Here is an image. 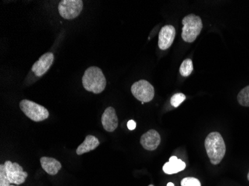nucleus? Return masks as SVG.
I'll return each mask as SVG.
<instances>
[{"label":"nucleus","instance_id":"f257e3e1","mask_svg":"<svg viewBox=\"0 0 249 186\" xmlns=\"http://www.w3.org/2000/svg\"><path fill=\"white\" fill-rule=\"evenodd\" d=\"M205 147L211 164H219L226 153V146L222 135L219 132L208 134L205 138Z\"/></svg>","mask_w":249,"mask_h":186},{"label":"nucleus","instance_id":"f03ea898","mask_svg":"<svg viewBox=\"0 0 249 186\" xmlns=\"http://www.w3.org/2000/svg\"><path fill=\"white\" fill-rule=\"evenodd\" d=\"M106 78L99 67H91L87 68L82 77V85L88 92L99 94L106 87Z\"/></svg>","mask_w":249,"mask_h":186},{"label":"nucleus","instance_id":"7ed1b4c3","mask_svg":"<svg viewBox=\"0 0 249 186\" xmlns=\"http://www.w3.org/2000/svg\"><path fill=\"white\" fill-rule=\"evenodd\" d=\"M181 37L187 43H193L198 37L202 29L201 17L195 15H189L183 19Z\"/></svg>","mask_w":249,"mask_h":186},{"label":"nucleus","instance_id":"20e7f679","mask_svg":"<svg viewBox=\"0 0 249 186\" xmlns=\"http://www.w3.org/2000/svg\"><path fill=\"white\" fill-rule=\"evenodd\" d=\"M19 107H20L22 113H24L28 118L36 122L47 119L50 116V113L47 108H45L44 107L36 102L27 100V99L20 101Z\"/></svg>","mask_w":249,"mask_h":186},{"label":"nucleus","instance_id":"39448f33","mask_svg":"<svg viewBox=\"0 0 249 186\" xmlns=\"http://www.w3.org/2000/svg\"><path fill=\"white\" fill-rule=\"evenodd\" d=\"M131 93L142 103L150 102L155 96L154 86L145 80H140L131 86Z\"/></svg>","mask_w":249,"mask_h":186},{"label":"nucleus","instance_id":"423d86ee","mask_svg":"<svg viewBox=\"0 0 249 186\" xmlns=\"http://www.w3.org/2000/svg\"><path fill=\"white\" fill-rule=\"evenodd\" d=\"M4 169L7 180L11 184H15L16 186L25 183L28 177L27 172H25L22 167L17 162L13 163L11 161H6L4 164Z\"/></svg>","mask_w":249,"mask_h":186},{"label":"nucleus","instance_id":"0eeeda50","mask_svg":"<svg viewBox=\"0 0 249 186\" xmlns=\"http://www.w3.org/2000/svg\"><path fill=\"white\" fill-rule=\"evenodd\" d=\"M83 9L82 0H62L58 5L60 15L65 19H72L79 16Z\"/></svg>","mask_w":249,"mask_h":186},{"label":"nucleus","instance_id":"6e6552de","mask_svg":"<svg viewBox=\"0 0 249 186\" xmlns=\"http://www.w3.org/2000/svg\"><path fill=\"white\" fill-rule=\"evenodd\" d=\"M176 29L174 26L167 25L160 29L158 37V46L161 50H166L172 46L176 37Z\"/></svg>","mask_w":249,"mask_h":186},{"label":"nucleus","instance_id":"1a4fd4ad","mask_svg":"<svg viewBox=\"0 0 249 186\" xmlns=\"http://www.w3.org/2000/svg\"><path fill=\"white\" fill-rule=\"evenodd\" d=\"M54 61V54L52 52L45 53L32 66V72L37 77H41L50 69Z\"/></svg>","mask_w":249,"mask_h":186},{"label":"nucleus","instance_id":"9d476101","mask_svg":"<svg viewBox=\"0 0 249 186\" xmlns=\"http://www.w3.org/2000/svg\"><path fill=\"white\" fill-rule=\"evenodd\" d=\"M160 134L155 130H150L144 134L141 138V144L142 148L149 151H155L160 145Z\"/></svg>","mask_w":249,"mask_h":186},{"label":"nucleus","instance_id":"9b49d317","mask_svg":"<svg viewBox=\"0 0 249 186\" xmlns=\"http://www.w3.org/2000/svg\"><path fill=\"white\" fill-rule=\"evenodd\" d=\"M102 124L107 132H114L118 127V118L115 110L112 107H107L102 116Z\"/></svg>","mask_w":249,"mask_h":186},{"label":"nucleus","instance_id":"f8f14e48","mask_svg":"<svg viewBox=\"0 0 249 186\" xmlns=\"http://www.w3.org/2000/svg\"><path fill=\"white\" fill-rule=\"evenodd\" d=\"M40 161L43 170L50 175H56L61 169V162L54 158L43 156Z\"/></svg>","mask_w":249,"mask_h":186},{"label":"nucleus","instance_id":"ddd939ff","mask_svg":"<svg viewBox=\"0 0 249 186\" xmlns=\"http://www.w3.org/2000/svg\"><path fill=\"white\" fill-rule=\"evenodd\" d=\"M186 163L181 159H178L176 156H171L169 161L165 163L163 167V170L166 174H174L182 171L185 169Z\"/></svg>","mask_w":249,"mask_h":186},{"label":"nucleus","instance_id":"4468645a","mask_svg":"<svg viewBox=\"0 0 249 186\" xmlns=\"http://www.w3.org/2000/svg\"><path fill=\"white\" fill-rule=\"evenodd\" d=\"M99 139L94 135H88L85 138L83 143L81 144L76 149V153L78 155H82L88 153L89 151H93L99 146Z\"/></svg>","mask_w":249,"mask_h":186},{"label":"nucleus","instance_id":"2eb2a0df","mask_svg":"<svg viewBox=\"0 0 249 186\" xmlns=\"http://www.w3.org/2000/svg\"><path fill=\"white\" fill-rule=\"evenodd\" d=\"M194 71V64L191 59H186L180 67V74L183 77H188Z\"/></svg>","mask_w":249,"mask_h":186},{"label":"nucleus","instance_id":"dca6fc26","mask_svg":"<svg viewBox=\"0 0 249 186\" xmlns=\"http://www.w3.org/2000/svg\"><path fill=\"white\" fill-rule=\"evenodd\" d=\"M237 100L240 105L249 107V85L243 88L237 96Z\"/></svg>","mask_w":249,"mask_h":186},{"label":"nucleus","instance_id":"f3484780","mask_svg":"<svg viewBox=\"0 0 249 186\" xmlns=\"http://www.w3.org/2000/svg\"><path fill=\"white\" fill-rule=\"evenodd\" d=\"M185 95L179 92V93H176V94L173 95L172 96L170 102H171L172 106L176 108V107H179L180 105V103H182L184 101H185Z\"/></svg>","mask_w":249,"mask_h":186},{"label":"nucleus","instance_id":"a211bd4d","mask_svg":"<svg viewBox=\"0 0 249 186\" xmlns=\"http://www.w3.org/2000/svg\"><path fill=\"white\" fill-rule=\"evenodd\" d=\"M181 186H201V183L195 177H186L180 182Z\"/></svg>","mask_w":249,"mask_h":186},{"label":"nucleus","instance_id":"6ab92c4d","mask_svg":"<svg viewBox=\"0 0 249 186\" xmlns=\"http://www.w3.org/2000/svg\"><path fill=\"white\" fill-rule=\"evenodd\" d=\"M127 126H128V128L130 130V131H134V130L136 128L137 124H136V122L134 121V120H130V121H128Z\"/></svg>","mask_w":249,"mask_h":186},{"label":"nucleus","instance_id":"aec40b11","mask_svg":"<svg viewBox=\"0 0 249 186\" xmlns=\"http://www.w3.org/2000/svg\"><path fill=\"white\" fill-rule=\"evenodd\" d=\"M167 186H175V185L173 183H169L167 184Z\"/></svg>","mask_w":249,"mask_h":186},{"label":"nucleus","instance_id":"412c9836","mask_svg":"<svg viewBox=\"0 0 249 186\" xmlns=\"http://www.w3.org/2000/svg\"><path fill=\"white\" fill-rule=\"evenodd\" d=\"M247 178H248V180H249V173H248Z\"/></svg>","mask_w":249,"mask_h":186},{"label":"nucleus","instance_id":"4be33fe9","mask_svg":"<svg viewBox=\"0 0 249 186\" xmlns=\"http://www.w3.org/2000/svg\"><path fill=\"white\" fill-rule=\"evenodd\" d=\"M149 186H154V185H149Z\"/></svg>","mask_w":249,"mask_h":186},{"label":"nucleus","instance_id":"5701e85b","mask_svg":"<svg viewBox=\"0 0 249 186\" xmlns=\"http://www.w3.org/2000/svg\"><path fill=\"white\" fill-rule=\"evenodd\" d=\"M12 186V185H11V186Z\"/></svg>","mask_w":249,"mask_h":186}]
</instances>
